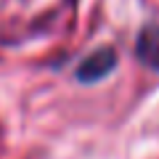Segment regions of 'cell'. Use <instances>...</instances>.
<instances>
[{
  "mask_svg": "<svg viewBox=\"0 0 159 159\" xmlns=\"http://www.w3.org/2000/svg\"><path fill=\"white\" fill-rule=\"evenodd\" d=\"M114 66V53L111 51H98L93 56H88L82 61V66L77 69V77L82 82H93V80H101L103 74H109Z\"/></svg>",
  "mask_w": 159,
  "mask_h": 159,
  "instance_id": "6da1fadb",
  "label": "cell"
},
{
  "mask_svg": "<svg viewBox=\"0 0 159 159\" xmlns=\"http://www.w3.org/2000/svg\"><path fill=\"white\" fill-rule=\"evenodd\" d=\"M138 56L151 66H159V32H143L138 40Z\"/></svg>",
  "mask_w": 159,
  "mask_h": 159,
  "instance_id": "7a4b0ae2",
  "label": "cell"
}]
</instances>
